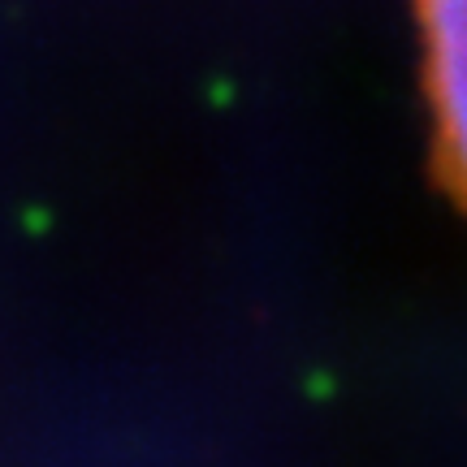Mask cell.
Instances as JSON below:
<instances>
[{
    "mask_svg": "<svg viewBox=\"0 0 467 467\" xmlns=\"http://www.w3.org/2000/svg\"><path fill=\"white\" fill-rule=\"evenodd\" d=\"M416 14L433 109V165L467 213V0H416Z\"/></svg>",
    "mask_w": 467,
    "mask_h": 467,
    "instance_id": "obj_1",
    "label": "cell"
}]
</instances>
